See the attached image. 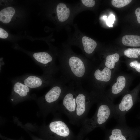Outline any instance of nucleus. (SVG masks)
Here are the masks:
<instances>
[{"mask_svg":"<svg viewBox=\"0 0 140 140\" xmlns=\"http://www.w3.org/2000/svg\"><path fill=\"white\" fill-rule=\"evenodd\" d=\"M81 1L83 4L87 7H92L95 4V1L94 0H82Z\"/></svg>","mask_w":140,"mask_h":140,"instance_id":"412c9836","label":"nucleus"},{"mask_svg":"<svg viewBox=\"0 0 140 140\" xmlns=\"http://www.w3.org/2000/svg\"><path fill=\"white\" fill-rule=\"evenodd\" d=\"M122 42L124 45L131 47L140 46V36L135 35H126L123 37Z\"/></svg>","mask_w":140,"mask_h":140,"instance_id":"ddd939ff","label":"nucleus"},{"mask_svg":"<svg viewBox=\"0 0 140 140\" xmlns=\"http://www.w3.org/2000/svg\"><path fill=\"white\" fill-rule=\"evenodd\" d=\"M30 88H37L47 86H51L58 79L53 75L43 74L39 76L32 74L23 75L16 78Z\"/></svg>","mask_w":140,"mask_h":140,"instance_id":"423d86ee","label":"nucleus"},{"mask_svg":"<svg viewBox=\"0 0 140 140\" xmlns=\"http://www.w3.org/2000/svg\"><path fill=\"white\" fill-rule=\"evenodd\" d=\"M8 36V33L2 28H0V37L2 39L6 38Z\"/></svg>","mask_w":140,"mask_h":140,"instance_id":"4be33fe9","label":"nucleus"},{"mask_svg":"<svg viewBox=\"0 0 140 140\" xmlns=\"http://www.w3.org/2000/svg\"><path fill=\"white\" fill-rule=\"evenodd\" d=\"M74 82L76 107L72 124L79 126L87 117L92 106L103 96L102 93L94 91L88 92L82 87L81 83Z\"/></svg>","mask_w":140,"mask_h":140,"instance_id":"7ed1b4c3","label":"nucleus"},{"mask_svg":"<svg viewBox=\"0 0 140 140\" xmlns=\"http://www.w3.org/2000/svg\"><path fill=\"white\" fill-rule=\"evenodd\" d=\"M126 83V79L124 76H118L116 82L111 87L109 96H110L111 98H113L122 93L124 90Z\"/></svg>","mask_w":140,"mask_h":140,"instance_id":"9d476101","label":"nucleus"},{"mask_svg":"<svg viewBox=\"0 0 140 140\" xmlns=\"http://www.w3.org/2000/svg\"><path fill=\"white\" fill-rule=\"evenodd\" d=\"M120 55L117 53L108 55L106 58L105 66L110 69L114 68L115 67V63L118 61Z\"/></svg>","mask_w":140,"mask_h":140,"instance_id":"dca6fc26","label":"nucleus"},{"mask_svg":"<svg viewBox=\"0 0 140 140\" xmlns=\"http://www.w3.org/2000/svg\"><path fill=\"white\" fill-rule=\"evenodd\" d=\"M15 12L14 9L11 7L4 8L0 11V20L4 23L10 22Z\"/></svg>","mask_w":140,"mask_h":140,"instance_id":"2eb2a0df","label":"nucleus"},{"mask_svg":"<svg viewBox=\"0 0 140 140\" xmlns=\"http://www.w3.org/2000/svg\"><path fill=\"white\" fill-rule=\"evenodd\" d=\"M48 127L50 131L58 136L61 140H72V131L64 121L58 120L52 122Z\"/></svg>","mask_w":140,"mask_h":140,"instance_id":"6e6552de","label":"nucleus"},{"mask_svg":"<svg viewBox=\"0 0 140 140\" xmlns=\"http://www.w3.org/2000/svg\"><path fill=\"white\" fill-rule=\"evenodd\" d=\"M82 42L84 51L87 54L93 53L97 47L96 42L87 36H83L82 38Z\"/></svg>","mask_w":140,"mask_h":140,"instance_id":"4468645a","label":"nucleus"},{"mask_svg":"<svg viewBox=\"0 0 140 140\" xmlns=\"http://www.w3.org/2000/svg\"><path fill=\"white\" fill-rule=\"evenodd\" d=\"M129 66L134 69L137 72L140 73V62L137 60L131 61L129 63Z\"/></svg>","mask_w":140,"mask_h":140,"instance_id":"6ab92c4d","label":"nucleus"},{"mask_svg":"<svg viewBox=\"0 0 140 140\" xmlns=\"http://www.w3.org/2000/svg\"><path fill=\"white\" fill-rule=\"evenodd\" d=\"M33 57L37 64L42 68L44 74L53 75L59 69L55 63L53 57L46 52L35 53Z\"/></svg>","mask_w":140,"mask_h":140,"instance_id":"0eeeda50","label":"nucleus"},{"mask_svg":"<svg viewBox=\"0 0 140 140\" xmlns=\"http://www.w3.org/2000/svg\"><path fill=\"white\" fill-rule=\"evenodd\" d=\"M138 91L135 89L125 94L119 104L114 105L113 117L118 123H126V114L132 108L135 103Z\"/></svg>","mask_w":140,"mask_h":140,"instance_id":"20e7f679","label":"nucleus"},{"mask_svg":"<svg viewBox=\"0 0 140 140\" xmlns=\"http://www.w3.org/2000/svg\"><path fill=\"white\" fill-rule=\"evenodd\" d=\"M13 92L21 97H24L28 94L30 88L19 80L16 79L11 81Z\"/></svg>","mask_w":140,"mask_h":140,"instance_id":"9b49d317","label":"nucleus"},{"mask_svg":"<svg viewBox=\"0 0 140 140\" xmlns=\"http://www.w3.org/2000/svg\"><path fill=\"white\" fill-rule=\"evenodd\" d=\"M124 54L129 58H138L140 56V48H128L124 51Z\"/></svg>","mask_w":140,"mask_h":140,"instance_id":"f3484780","label":"nucleus"},{"mask_svg":"<svg viewBox=\"0 0 140 140\" xmlns=\"http://www.w3.org/2000/svg\"><path fill=\"white\" fill-rule=\"evenodd\" d=\"M111 74L110 69L106 67L102 70L99 68L95 70L92 73V77L97 82H107L110 80Z\"/></svg>","mask_w":140,"mask_h":140,"instance_id":"1a4fd4ad","label":"nucleus"},{"mask_svg":"<svg viewBox=\"0 0 140 140\" xmlns=\"http://www.w3.org/2000/svg\"><path fill=\"white\" fill-rule=\"evenodd\" d=\"M131 0H112L111 4L117 8L123 7L129 4Z\"/></svg>","mask_w":140,"mask_h":140,"instance_id":"a211bd4d","label":"nucleus"},{"mask_svg":"<svg viewBox=\"0 0 140 140\" xmlns=\"http://www.w3.org/2000/svg\"><path fill=\"white\" fill-rule=\"evenodd\" d=\"M97 103L94 115L90 118L87 117L81 123L77 140H82L85 135L97 128L105 129L106 123L113 117L114 104L111 102L103 96Z\"/></svg>","mask_w":140,"mask_h":140,"instance_id":"f257e3e1","label":"nucleus"},{"mask_svg":"<svg viewBox=\"0 0 140 140\" xmlns=\"http://www.w3.org/2000/svg\"><path fill=\"white\" fill-rule=\"evenodd\" d=\"M59 66L62 74L61 79L66 83L72 81L81 83L89 76V64L78 57L73 55L63 59Z\"/></svg>","mask_w":140,"mask_h":140,"instance_id":"f03ea898","label":"nucleus"},{"mask_svg":"<svg viewBox=\"0 0 140 140\" xmlns=\"http://www.w3.org/2000/svg\"><path fill=\"white\" fill-rule=\"evenodd\" d=\"M135 13L137 17L138 22L140 24V8H137L135 11Z\"/></svg>","mask_w":140,"mask_h":140,"instance_id":"5701e85b","label":"nucleus"},{"mask_svg":"<svg viewBox=\"0 0 140 140\" xmlns=\"http://www.w3.org/2000/svg\"><path fill=\"white\" fill-rule=\"evenodd\" d=\"M56 11L59 20L64 22L68 18L70 15L69 9L63 3H59L56 8Z\"/></svg>","mask_w":140,"mask_h":140,"instance_id":"f8f14e48","label":"nucleus"},{"mask_svg":"<svg viewBox=\"0 0 140 140\" xmlns=\"http://www.w3.org/2000/svg\"><path fill=\"white\" fill-rule=\"evenodd\" d=\"M115 20V16L113 14H111L108 17V18H106L105 20L107 25L109 27H112L113 24L114 23Z\"/></svg>","mask_w":140,"mask_h":140,"instance_id":"aec40b11","label":"nucleus"},{"mask_svg":"<svg viewBox=\"0 0 140 140\" xmlns=\"http://www.w3.org/2000/svg\"><path fill=\"white\" fill-rule=\"evenodd\" d=\"M76 93L74 82L69 83L61 99V110L68 117L69 122L72 124L76 107Z\"/></svg>","mask_w":140,"mask_h":140,"instance_id":"39448f33","label":"nucleus"}]
</instances>
